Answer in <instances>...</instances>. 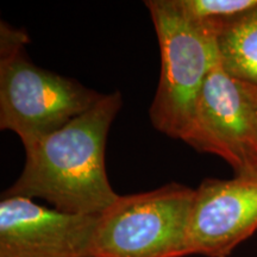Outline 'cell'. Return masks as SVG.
<instances>
[{
  "mask_svg": "<svg viewBox=\"0 0 257 257\" xmlns=\"http://www.w3.org/2000/svg\"><path fill=\"white\" fill-rule=\"evenodd\" d=\"M218 49L230 75L257 87V8L220 35Z\"/></svg>",
  "mask_w": 257,
  "mask_h": 257,
  "instance_id": "cell-8",
  "label": "cell"
},
{
  "mask_svg": "<svg viewBox=\"0 0 257 257\" xmlns=\"http://www.w3.org/2000/svg\"><path fill=\"white\" fill-rule=\"evenodd\" d=\"M195 189L168 184L119 195L98 216L91 257H184Z\"/></svg>",
  "mask_w": 257,
  "mask_h": 257,
  "instance_id": "cell-4",
  "label": "cell"
},
{
  "mask_svg": "<svg viewBox=\"0 0 257 257\" xmlns=\"http://www.w3.org/2000/svg\"><path fill=\"white\" fill-rule=\"evenodd\" d=\"M98 216L67 213L30 198L3 195L0 257H91Z\"/></svg>",
  "mask_w": 257,
  "mask_h": 257,
  "instance_id": "cell-6",
  "label": "cell"
},
{
  "mask_svg": "<svg viewBox=\"0 0 257 257\" xmlns=\"http://www.w3.org/2000/svg\"><path fill=\"white\" fill-rule=\"evenodd\" d=\"M24 30L0 25V128L23 146L36 142L82 114L101 98L76 80L31 62Z\"/></svg>",
  "mask_w": 257,
  "mask_h": 257,
  "instance_id": "cell-2",
  "label": "cell"
},
{
  "mask_svg": "<svg viewBox=\"0 0 257 257\" xmlns=\"http://www.w3.org/2000/svg\"><path fill=\"white\" fill-rule=\"evenodd\" d=\"M120 107V92L102 94L89 110L25 146L23 172L3 195L41 198L67 213H102L119 197L106 174L105 146Z\"/></svg>",
  "mask_w": 257,
  "mask_h": 257,
  "instance_id": "cell-1",
  "label": "cell"
},
{
  "mask_svg": "<svg viewBox=\"0 0 257 257\" xmlns=\"http://www.w3.org/2000/svg\"><path fill=\"white\" fill-rule=\"evenodd\" d=\"M161 54V75L150 106L156 130L181 140L191 125L206 79L220 62L218 41L180 15L172 0H149Z\"/></svg>",
  "mask_w": 257,
  "mask_h": 257,
  "instance_id": "cell-3",
  "label": "cell"
},
{
  "mask_svg": "<svg viewBox=\"0 0 257 257\" xmlns=\"http://www.w3.org/2000/svg\"><path fill=\"white\" fill-rule=\"evenodd\" d=\"M257 231V175L205 179L195 189L188 224L189 255L229 257Z\"/></svg>",
  "mask_w": 257,
  "mask_h": 257,
  "instance_id": "cell-7",
  "label": "cell"
},
{
  "mask_svg": "<svg viewBox=\"0 0 257 257\" xmlns=\"http://www.w3.org/2000/svg\"><path fill=\"white\" fill-rule=\"evenodd\" d=\"M182 141L226 161L237 176L257 175V87L218 63L201 89Z\"/></svg>",
  "mask_w": 257,
  "mask_h": 257,
  "instance_id": "cell-5",
  "label": "cell"
},
{
  "mask_svg": "<svg viewBox=\"0 0 257 257\" xmlns=\"http://www.w3.org/2000/svg\"><path fill=\"white\" fill-rule=\"evenodd\" d=\"M185 19L205 35L218 38L257 8V0H172Z\"/></svg>",
  "mask_w": 257,
  "mask_h": 257,
  "instance_id": "cell-9",
  "label": "cell"
}]
</instances>
